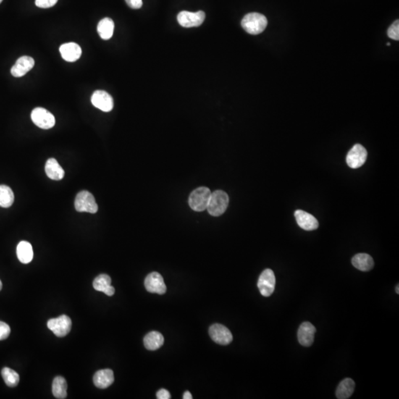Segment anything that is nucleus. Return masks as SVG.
Segmentation results:
<instances>
[{"instance_id": "obj_35", "label": "nucleus", "mask_w": 399, "mask_h": 399, "mask_svg": "<svg viewBox=\"0 0 399 399\" xmlns=\"http://www.w3.org/2000/svg\"><path fill=\"white\" fill-rule=\"evenodd\" d=\"M2 288H3V283H2L1 280H0V291L2 290Z\"/></svg>"}, {"instance_id": "obj_5", "label": "nucleus", "mask_w": 399, "mask_h": 399, "mask_svg": "<svg viewBox=\"0 0 399 399\" xmlns=\"http://www.w3.org/2000/svg\"><path fill=\"white\" fill-rule=\"evenodd\" d=\"M31 119L35 125L43 130H49L54 127L56 119L54 116L43 107H37L31 113Z\"/></svg>"}, {"instance_id": "obj_25", "label": "nucleus", "mask_w": 399, "mask_h": 399, "mask_svg": "<svg viewBox=\"0 0 399 399\" xmlns=\"http://www.w3.org/2000/svg\"><path fill=\"white\" fill-rule=\"evenodd\" d=\"M67 384L64 378L57 376L53 382L52 392L55 398L64 399L67 397Z\"/></svg>"}, {"instance_id": "obj_11", "label": "nucleus", "mask_w": 399, "mask_h": 399, "mask_svg": "<svg viewBox=\"0 0 399 399\" xmlns=\"http://www.w3.org/2000/svg\"><path fill=\"white\" fill-rule=\"evenodd\" d=\"M144 285L147 291L150 293L164 295L166 287L162 276L158 272H152L146 277Z\"/></svg>"}, {"instance_id": "obj_6", "label": "nucleus", "mask_w": 399, "mask_h": 399, "mask_svg": "<svg viewBox=\"0 0 399 399\" xmlns=\"http://www.w3.org/2000/svg\"><path fill=\"white\" fill-rule=\"evenodd\" d=\"M72 327L70 318L66 315H61L58 318L50 319L48 321V328L56 337H64L69 334Z\"/></svg>"}, {"instance_id": "obj_20", "label": "nucleus", "mask_w": 399, "mask_h": 399, "mask_svg": "<svg viewBox=\"0 0 399 399\" xmlns=\"http://www.w3.org/2000/svg\"><path fill=\"white\" fill-rule=\"evenodd\" d=\"M352 264L356 269L361 271H368L373 269L374 261L368 253H358L352 259Z\"/></svg>"}, {"instance_id": "obj_14", "label": "nucleus", "mask_w": 399, "mask_h": 399, "mask_svg": "<svg viewBox=\"0 0 399 399\" xmlns=\"http://www.w3.org/2000/svg\"><path fill=\"white\" fill-rule=\"evenodd\" d=\"M316 328L308 321H305L298 330L297 337L300 345L304 347H310L314 342V334L316 333Z\"/></svg>"}, {"instance_id": "obj_36", "label": "nucleus", "mask_w": 399, "mask_h": 399, "mask_svg": "<svg viewBox=\"0 0 399 399\" xmlns=\"http://www.w3.org/2000/svg\"><path fill=\"white\" fill-rule=\"evenodd\" d=\"M390 43H387V46H390Z\"/></svg>"}, {"instance_id": "obj_24", "label": "nucleus", "mask_w": 399, "mask_h": 399, "mask_svg": "<svg viewBox=\"0 0 399 399\" xmlns=\"http://www.w3.org/2000/svg\"><path fill=\"white\" fill-rule=\"evenodd\" d=\"M354 381L347 378L339 383L337 391H336V395H337V398L339 399L349 398L354 392Z\"/></svg>"}, {"instance_id": "obj_19", "label": "nucleus", "mask_w": 399, "mask_h": 399, "mask_svg": "<svg viewBox=\"0 0 399 399\" xmlns=\"http://www.w3.org/2000/svg\"><path fill=\"white\" fill-rule=\"evenodd\" d=\"M45 172L49 178L60 180L64 176V171L55 158H49L45 164Z\"/></svg>"}, {"instance_id": "obj_22", "label": "nucleus", "mask_w": 399, "mask_h": 399, "mask_svg": "<svg viewBox=\"0 0 399 399\" xmlns=\"http://www.w3.org/2000/svg\"><path fill=\"white\" fill-rule=\"evenodd\" d=\"M17 255L19 261L23 264L30 263L33 258V247L31 244L27 241H21L17 245Z\"/></svg>"}, {"instance_id": "obj_34", "label": "nucleus", "mask_w": 399, "mask_h": 399, "mask_svg": "<svg viewBox=\"0 0 399 399\" xmlns=\"http://www.w3.org/2000/svg\"><path fill=\"white\" fill-rule=\"evenodd\" d=\"M395 292H396V293L398 294H398H399V285H397L396 288H395Z\"/></svg>"}, {"instance_id": "obj_16", "label": "nucleus", "mask_w": 399, "mask_h": 399, "mask_svg": "<svg viewBox=\"0 0 399 399\" xmlns=\"http://www.w3.org/2000/svg\"><path fill=\"white\" fill-rule=\"evenodd\" d=\"M61 57L68 62H74L78 60L82 56V48L78 44L74 43H65L59 48Z\"/></svg>"}, {"instance_id": "obj_29", "label": "nucleus", "mask_w": 399, "mask_h": 399, "mask_svg": "<svg viewBox=\"0 0 399 399\" xmlns=\"http://www.w3.org/2000/svg\"><path fill=\"white\" fill-rule=\"evenodd\" d=\"M58 0H35V4L40 9H49L57 3Z\"/></svg>"}, {"instance_id": "obj_4", "label": "nucleus", "mask_w": 399, "mask_h": 399, "mask_svg": "<svg viewBox=\"0 0 399 399\" xmlns=\"http://www.w3.org/2000/svg\"><path fill=\"white\" fill-rule=\"evenodd\" d=\"M75 208L79 212L91 214H95L98 209L94 196L87 191L80 192L77 195L75 200Z\"/></svg>"}, {"instance_id": "obj_2", "label": "nucleus", "mask_w": 399, "mask_h": 399, "mask_svg": "<svg viewBox=\"0 0 399 399\" xmlns=\"http://www.w3.org/2000/svg\"><path fill=\"white\" fill-rule=\"evenodd\" d=\"M229 203V198L227 193L222 190H217L211 193L206 209L211 216L218 217L225 212Z\"/></svg>"}, {"instance_id": "obj_33", "label": "nucleus", "mask_w": 399, "mask_h": 399, "mask_svg": "<svg viewBox=\"0 0 399 399\" xmlns=\"http://www.w3.org/2000/svg\"><path fill=\"white\" fill-rule=\"evenodd\" d=\"M183 398H184V399H192V394L190 393V391H186V392H184V396H183Z\"/></svg>"}, {"instance_id": "obj_12", "label": "nucleus", "mask_w": 399, "mask_h": 399, "mask_svg": "<svg viewBox=\"0 0 399 399\" xmlns=\"http://www.w3.org/2000/svg\"><path fill=\"white\" fill-rule=\"evenodd\" d=\"M93 106L104 112H111L114 106L113 97L104 90H96L91 96Z\"/></svg>"}, {"instance_id": "obj_30", "label": "nucleus", "mask_w": 399, "mask_h": 399, "mask_svg": "<svg viewBox=\"0 0 399 399\" xmlns=\"http://www.w3.org/2000/svg\"><path fill=\"white\" fill-rule=\"evenodd\" d=\"M10 334H11V329L9 324L0 321V341L7 339Z\"/></svg>"}, {"instance_id": "obj_7", "label": "nucleus", "mask_w": 399, "mask_h": 399, "mask_svg": "<svg viewBox=\"0 0 399 399\" xmlns=\"http://www.w3.org/2000/svg\"><path fill=\"white\" fill-rule=\"evenodd\" d=\"M368 158L366 149L361 144H356L352 148L347 155V165L352 169H358L364 165Z\"/></svg>"}, {"instance_id": "obj_21", "label": "nucleus", "mask_w": 399, "mask_h": 399, "mask_svg": "<svg viewBox=\"0 0 399 399\" xmlns=\"http://www.w3.org/2000/svg\"><path fill=\"white\" fill-rule=\"evenodd\" d=\"M164 343V337L158 331H152L145 336L143 339L144 346L149 350H156L162 347Z\"/></svg>"}, {"instance_id": "obj_17", "label": "nucleus", "mask_w": 399, "mask_h": 399, "mask_svg": "<svg viewBox=\"0 0 399 399\" xmlns=\"http://www.w3.org/2000/svg\"><path fill=\"white\" fill-rule=\"evenodd\" d=\"M114 382V373L111 369L97 371L93 376V383L99 389H106Z\"/></svg>"}, {"instance_id": "obj_15", "label": "nucleus", "mask_w": 399, "mask_h": 399, "mask_svg": "<svg viewBox=\"0 0 399 399\" xmlns=\"http://www.w3.org/2000/svg\"><path fill=\"white\" fill-rule=\"evenodd\" d=\"M296 221L297 224L302 229L305 231H313L318 229L319 227V222L316 217H313L312 214L303 211V210H297L295 213Z\"/></svg>"}, {"instance_id": "obj_23", "label": "nucleus", "mask_w": 399, "mask_h": 399, "mask_svg": "<svg viewBox=\"0 0 399 399\" xmlns=\"http://www.w3.org/2000/svg\"><path fill=\"white\" fill-rule=\"evenodd\" d=\"M115 24L111 18H104L98 22L97 26L98 34L102 40H108L112 38L114 33Z\"/></svg>"}, {"instance_id": "obj_37", "label": "nucleus", "mask_w": 399, "mask_h": 399, "mask_svg": "<svg viewBox=\"0 0 399 399\" xmlns=\"http://www.w3.org/2000/svg\"><path fill=\"white\" fill-rule=\"evenodd\" d=\"M3 0H0V3H1L2 2H3Z\"/></svg>"}, {"instance_id": "obj_8", "label": "nucleus", "mask_w": 399, "mask_h": 399, "mask_svg": "<svg viewBox=\"0 0 399 399\" xmlns=\"http://www.w3.org/2000/svg\"><path fill=\"white\" fill-rule=\"evenodd\" d=\"M206 18V14L203 11L190 12L182 11L177 15V22L184 27H198L203 24Z\"/></svg>"}, {"instance_id": "obj_31", "label": "nucleus", "mask_w": 399, "mask_h": 399, "mask_svg": "<svg viewBox=\"0 0 399 399\" xmlns=\"http://www.w3.org/2000/svg\"><path fill=\"white\" fill-rule=\"evenodd\" d=\"M127 6L132 9H139L142 7L143 2L142 0H125Z\"/></svg>"}, {"instance_id": "obj_13", "label": "nucleus", "mask_w": 399, "mask_h": 399, "mask_svg": "<svg viewBox=\"0 0 399 399\" xmlns=\"http://www.w3.org/2000/svg\"><path fill=\"white\" fill-rule=\"evenodd\" d=\"M35 61L33 58L24 56L19 58L11 69V74L16 78L24 77L34 67Z\"/></svg>"}, {"instance_id": "obj_28", "label": "nucleus", "mask_w": 399, "mask_h": 399, "mask_svg": "<svg viewBox=\"0 0 399 399\" xmlns=\"http://www.w3.org/2000/svg\"><path fill=\"white\" fill-rule=\"evenodd\" d=\"M387 35L390 39L393 40H399V22L398 20L395 21L392 23L387 30Z\"/></svg>"}, {"instance_id": "obj_3", "label": "nucleus", "mask_w": 399, "mask_h": 399, "mask_svg": "<svg viewBox=\"0 0 399 399\" xmlns=\"http://www.w3.org/2000/svg\"><path fill=\"white\" fill-rule=\"evenodd\" d=\"M211 192L207 187H199L194 190L189 198V204L195 211H203L207 208Z\"/></svg>"}, {"instance_id": "obj_26", "label": "nucleus", "mask_w": 399, "mask_h": 399, "mask_svg": "<svg viewBox=\"0 0 399 399\" xmlns=\"http://www.w3.org/2000/svg\"><path fill=\"white\" fill-rule=\"evenodd\" d=\"M14 201V195L12 190L6 185H0V206L9 208Z\"/></svg>"}, {"instance_id": "obj_18", "label": "nucleus", "mask_w": 399, "mask_h": 399, "mask_svg": "<svg viewBox=\"0 0 399 399\" xmlns=\"http://www.w3.org/2000/svg\"><path fill=\"white\" fill-rule=\"evenodd\" d=\"M111 278L107 274H101L93 281V287L98 292H103L107 296H113L115 294V288L111 285Z\"/></svg>"}, {"instance_id": "obj_9", "label": "nucleus", "mask_w": 399, "mask_h": 399, "mask_svg": "<svg viewBox=\"0 0 399 399\" xmlns=\"http://www.w3.org/2000/svg\"><path fill=\"white\" fill-rule=\"evenodd\" d=\"M276 278L274 271L266 269L262 273L258 280V286L263 297H270L275 289Z\"/></svg>"}, {"instance_id": "obj_27", "label": "nucleus", "mask_w": 399, "mask_h": 399, "mask_svg": "<svg viewBox=\"0 0 399 399\" xmlns=\"http://www.w3.org/2000/svg\"><path fill=\"white\" fill-rule=\"evenodd\" d=\"M2 376H3L4 382L6 385L10 387H17L19 382V376L16 371L9 368H4L2 371Z\"/></svg>"}, {"instance_id": "obj_1", "label": "nucleus", "mask_w": 399, "mask_h": 399, "mask_svg": "<svg viewBox=\"0 0 399 399\" xmlns=\"http://www.w3.org/2000/svg\"><path fill=\"white\" fill-rule=\"evenodd\" d=\"M268 25L267 18L259 13H250L242 19L241 25L247 33L258 35L263 33Z\"/></svg>"}, {"instance_id": "obj_10", "label": "nucleus", "mask_w": 399, "mask_h": 399, "mask_svg": "<svg viewBox=\"0 0 399 399\" xmlns=\"http://www.w3.org/2000/svg\"><path fill=\"white\" fill-rule=\"evenodd\" d=\"M209 335L211 339L219 345H229L233 340L231 331L221 324L211 325L209 329Z\"/></svg>"}, {"instance_id": "obj_32", "label": "nucleus", "mask_w": 399, "mask_h": 399, "mask_svg": "<svg viewBox=\"0 0 399 399\" xmlns=\"http://www.w3.org/2000/svg\"><path fill=\"white\" fill-rule=\"evenodd\" d=\"M157 398L158 399H169L171 398V395L169 391L165 389H161L158 390L156 394Z\"/></svg>"}]
</instances>
